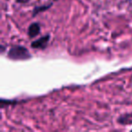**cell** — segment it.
Listing matches in <instances>:
<instances>
[{
  "instance_id": "1",
  "label": "cell",
  "mask_w": 132,
  "mask_h": 132,
  "mask_svg": "<svg viewBox=\"0 0 132 132\" xmlns=\"http://www.w3.org/2000/svg\"><path fill=\"white\" fill-rule=\"evenodd\" d=\"M7 56L11 60L18 61V60H27L31 58V54L29 53L28 50L26 47L21 45L12 46L8 51Z\"/></svg>"
},
{
  "instance_id": "2",
  "label": "cell",
  "mask_w": 132,
  "mask_h": 132,
  "mask_svg": "<svg viewBox=\"0 0 132 132\" xmlns=\"http://www.w3.org/2000/svg\"><path fill=\"white\" fill-rule=\"evenodd\" d=\"M49 40H50V35H46L44 36H42L41 38L37 39V40L34 41L31 44V47L33 49H44L47 46Z\"/></svg>"
},
{
  "instance_id": "3",
  "label": "cell",
  "mask_w": 132,
  "mask_h": 132,
  "mask_svg": "<svg viewBox=\"0 0 132 132\" xmlns=\"http://www.w3.org/2000/svg\"><path fill=\"white\" fill-rule=\"evenodd\" d=\"M40 24L38 23H33V24H30L29 28H28V35H29L30 38H34L40 34Z\"/></svg>"
},
{
  "instance_id": "4",
  "label": "cell",
  "mask_w": 132,
  "mask_h": 132,
  "mask_svg": "<svg viewBox=\"0 0 132 132\" xmlns=\"http://www.w3.org/2000/svg\"><path fill=\"white\" fill-rule=\"evenodd\" d=\"M130 117L131 115L129 114H127V115H123L121 116L120 118L119 119V122L121 123V124L125 125V124H129V123H132V119H130Z\"/></svg>"
},
{
  "instance_id": "5",
  "label": "cell",
  "mask_w": 132,
  "mask_h": 132,
  "mask_svg": "<svg viewBox=\"0 0 132 132\" xmlns=\"http://www.w3.org/2000/svg\"><path fill=\"white\" fill-rule=\"evenodd\" d=\"M50 6H51V5H48V6H38V7H35V9H34L33 15L35 16V15H37V14L41 13V12H43V11H45V10H47L48 8H50Z\"/></svg>"
},
{
  "instance_id": "6",
  "label": "cell",
  "mask_w": 132,
  "mask_h": 132,
  "mask_svg": "<svg viewBox=\"0 0 132 132\" xmlns=\"http://www.w3.org/2000/svg\"><path fill=\"white\" fill-rule=\"evenodd\" d=\"M17 1H19V2H22V3H24V2H26V1H28V0H17Z\"/></svg>"
}]
</instances>
